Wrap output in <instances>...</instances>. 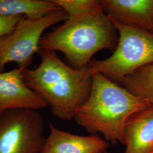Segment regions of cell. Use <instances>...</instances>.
Masks as SVG:
<instances>
[{"label": "cell", "instance_id": "6da1fadb", "mask_svg": "<svg viewBox=\"0 0 153 153\" xmlns=\"http://www.w3.org/2000/svg\"><path fill=\"white\" fill-rule=\"evenodd\" d=\"M41 61L35 69L23 71L28 87L44 100L52 114L62 120H71L88 98L94 71L88 64L80 69L66 65L55 51L40 49Z\"/></svg>", "mask_w": 153, "mask_h": 153}, {"label": "cell", "instance_id": "7a4b0ae2", "mask_svg": "<svg viewBox=\"0 0 153 153\" xmlns=\"http://www.w3.org/2000/svg\"><path fill=\"white\" fill-rule=\"evenodd\" d=\"M151 105L147 99L94 71L90 95L76 109L74 119L91 134L100 133L112 143L124 145V129L127 120Z\"/></svg>", "mask_w": 153, "mask_h": 153}, {"label": "cell", "instance_id": "3957f363", "mask_svg": "<svg viewBox=\"0 0 153 153\" xmlns=\"http://www.w3.org/2000/svg\"><path fill=\"white\" fill-rule=\"evenodd\" d=\"M116 29L104 9L83 16L69 17L42 37L40 49L59 51L76 69L88 65L102 49L117 45Z\"/></svg>", "mask_w": 153, "mask_h": 153}, {"label": "cell", "instance_id": "277c9868", "mask_svg": "<svg viewBox=\"0 0 153 153\" xmlns=\"http://www.w3.org/2000/svg\"><path fill=\"white\" fill-rule=\"evenodd\" d=\"M119 33L113 54L102 60L91 61L93 71L119 81L137 69L153 64V34L109 18Z\"/></svg>", "mask_w": 153, "mask_h": 153}, {"label": "cell", "instance_id": "5b68a950", "mask_svg": "<svg viewBox=\"0 0 153 153\" xmlns=\"http://www.w3.org/2000/svg\"><path fill=\"white\" fill-rule=\"evenodd\" d=\"M68 18L62 9L36 19L23 16L12 33L0 38V73L10 62L16 63L17 68H27L40 50L45 30Z\"/></svg>", "mask_w": 153, "mask_h": 153}, {"label": "cell", "instance_id": "8992f818", "mask_svg": "<svg viewBox=\"0 0 153 153\" xmlns=\"http://www.w3.org/2000/svg\"><path fill=\"white\" fill-rule=\"evenodd\" d=\"M39 111L12 109L0 112V153H42L46 138Z\"/></svg>", "mask_w": 153, "mask_h": 153}, {"label": "cell", "instance_id": "52a82bcc", "mask_svg": "<svg viewBox=\"0 0 153 153\" xmlns=\"http://www.w3.org/2000/svg\"><path fill=\"white\" fill-rule=\"evenodd\" d=\"M25 68L0 73V112L12 109L40 111L48 105L23 80Z\"/></svg>", "mask_w": 153, "mask_h": 153}, {"label": "cell", "instance_id": "ba28073f", "mask_svg": "<svg viewBox=\"0 0 153 153\" xmlns=\"http://www.w3.org/2000/svg\"><path fill=\"white\" fill-rule=\"evenodd\" d=\"M50 133L42 153H102L109 143L97 134L81 136L57 128L49 123Z\"/></svg>", "mask_w": 153, "mask_h": 153}, {"label": "cell", "instance_id": "9c48e42d", "mask_svg": "<svg viewBox=\"0 0 153 153\" xmlns=\"http://www.w3.org/2000/svg\"><path fill=\"white\" fill-rule=\"evenodd\" d=\"M109 18L153 34V0H102Z\"/></svg>", "mask_w": 153, "mask_h": 153}, {"label": "cell", "instance_id": "30bf717a", "mask_svg": "<svg viewBox=\"0 0 153 153\" xmlns=\"http://www.w3.org/2000/svg\"><path fill=\"white\" fill-rule=\"evenodd\" d=\"M124 136V153H153V105L131 115Z\"/></svg>", "mask_w": 153, "mask_h": 153}, {"label": "cell", "instance_id": "8fae6325", "mask_svg": "<svg viewBox=\"0 0 153 153\" xmlns=\"http://www.w3.org/2000/svg\"><path fill=\"white\" fill-rule=\"evenodd\" d=\"M61 9L53 0H0V15L36 19Z\"/></svg>", "mask_w": 153, "mask_h": 153}, {"label": "cell", "instance_id": "7c38bea8", "mask_svg": "<svg viewBox=\"0 0 153 153\" xmlns=\"http://www.w3.org/2000/svg\"><path fill=\"white\" fill-rule=\"evenodd\" d=\"M119 82L131 93L153 105V64L144 66Z\"/></svg>", "mask_w": 153, "mask_h": 153}, {"label": "cell", "instance_id": "4fadbf2b", "mask_svg": "<svg viewBox=\"0 0 153 153\" xmlns=\"http://www.w3.org/2000/svg\"><path fill=\"white\" fill-rule=\"evenodd\" d=\"M69 17L83 16L103 10L99 0H53Z\"/></svg>", "mask_w": 153, "mask_h": 153}, {"label": "cell", "instance_id": "5bb4252c", "mask_svg": "<svg viewBox=\"0 0 153 153\" xmlns=\"http://www.w3.org/2000/svg\"><path fill=\"white\" fill-rule=\"evenodd\" d=\"M23 17L0 15V38L12 33Z\"/></svg>", "mask_w": 153, "mask_h": 153}, {"label": "cell", "instance_id": "9a60e30c", "mask_svg": "<svg viewBox=\"0 0 153 153\" xmlns=\"http://www.w3.org/2000/svg\"><path fill=\"white\" fill-rule=\"evenodd\" d=\"M102 153H108L107 152V150L106 151H105V152H103Z\"/></svg>", "mask_w": 153, "mask_h": 153}]
</instances>
